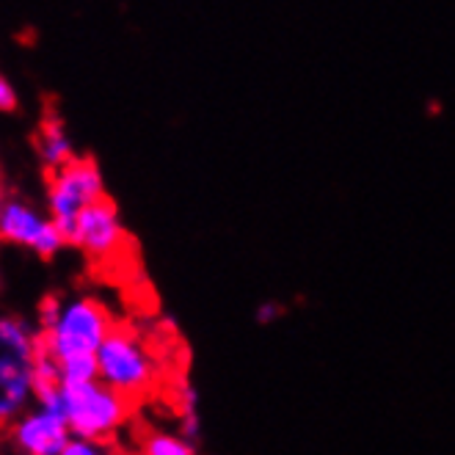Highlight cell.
Wrapping results in <instances>:
<instances>
[{
	"mask_svg": "<svg viewBox=\"0 0 455 455\" xmlns=\"http://www.w3.org/2000/svg\"><path fill=\"white\" fill-rule=\"evenodd\" d=\"M116 326L108 304L92 292L47 296L36 309L42 354L56 362L61 384L97 379V354Z\"/></svg>",
	"mask_w": 455,
	"mask_h": 455,
	"instance_id": "6da1fadb",
	"label": "cell"
},
{
	"mask_svg": "<svg viewBox=\"0 0 455 455\" xmlns=\"http://www.w3.org/2000/svg\"><path fill=\"white\" fill-rule=\"evenodd\" d=\"M39 354L36 320L0 307V434L36 406Z\"/></svg>",
	"mask_w": 455,
	"mask_h": 455,
	"instance_id": "7a4b0ae2",
	"label": "cell"
},
{
	"mask_svg": "<svg viewBox=\"0 0 455 455\" xmlns=\"http://www.w3.org/2000/svg\"><path fill=\"white\" fill-rule=\"evenodd\" d=\"M97 379L139 406L160 381V362L136 329L119 323L97 354Z\"/></svg>",
	"mask_w": 455,
	"mask_h": 455,
	"instance_id": "3957f363",
	"label": "cell"
},
{
	"mask_svg": "<svg viewBox=\"0 0 455 455\" xmlns=\"http://www.w3.org/2000/svg\"><path fill=\"white\" fill-rule=\"evenodd\" d=\"M59 409L72 436L97 442H116L130 425L132 414H136V403H130L127 397L105 387L100 379L84 384H64Z\"/></svg>",
	"mask_w": 455,
	"mask_h": 455,
	"instance_id": "277c9868",
	"label": "cell"
},
{
	"mask_svg": "<svg viewBox=\"0 0 455 455\" xmlns=\"http://www.w3.org/2000/svg\"><path fill=\"white\" fill-rule=\"evenodd\" d=\"M102 199H108L105 196V177L94 157L77 155L72 164L47 174L44 210L61 227L64 235L80 219V212H86L92 204Z\"/></svg>",
	"mask_w": 455,
	"mask_h": 455,
	"instance_id": "5b68a950",
	"label": "cell"
},
{
	"mask_svg": "<svg viewBox=\"0 0 455 455\" xmlns=\"http://www.w3.org/2000/svg\"><path fill=\"white\" fill-rule=\"evenodd\" d=\"M0 243L25 249L39 259H52L67 249V235L44 207L25 196H9L0 212Z\"/></svg>",
	"mask_w": 455,
	"mask_h": 455,
	"instance_id": "8992f818",
	"label": "cell"
},
{
	"mask_svg": "<svg viewBox=\"0 0 455 455\" xmlns=\"http://www.w3.org/2000/svg\"><path fill=\"white\" fill-rule=\"evenodd\" d=\"M130 243L119 207L111 199L92 204L67 232V246L84 254L94 265H111Z\"/></svg>",
	"mask_w": 455,
	"mask_h": 455,
	"instance_id": "52a82bcc",
	"label": "cell"
},
{
	"mask_svg": "<svg viewBox=\"0 0 455 455\" xmlns=\"http://www.w3.org/2000/svg\"><path fill=\"white\" fill-rule=\"evenodd\" d=\"M72 431L59 409L36 403L17 417L4 431V447L9 455H61Z\"/></svg>",
	"mask_w": 455,
	"mask_h": 455,
	"instance_id": "ba28073f",
	"label": "cell"
},
{
	"mask_svg": "<svg viewBox=\"0 0 455 455\" xmlns=\"http://www.w3.org/2000/svg\"><path fill=\"white\" fill-rule=\"evenodd\" d=\"M34 149H36V157H39V164L44 166L47 174L59 172L61 166L72 164V160L77 157L69 130L56 114L42 116V122L36 127V136H34Z\"/></svg>",
	"mask_w": 455,
	"mask_h": 455,
	"instance_id": "9c48e42d",
	"label": "cell"
},
{
	"mask_svg": "<svg viewBox=\"0 0 455 455\" xmlns=\"http://www.w3.org/2000/svg\"><path fill=\"white\" fill-rule=\"evenodd\" d=\"M132 455H199L196 442L185 439L180 431H166V427H147L136 436Z\"/></svg>",
	"mask_w": 455,
	"mask_h": 455,
	"instance_id": "30bf717a",
	"label": "cell"
},
{
	"mask_svg": "<svg viewBox=\"0 0 455 455\" xmlns=\"http://www.w3.org/2000/svg\"><path fill=\"white\" fill-rule=\"evenodd\" d=\"M61 455H127L119 442H97V439H77L72 436Z\"/></svg>",
	"mask_w": 455,
	"mask_h": 455,
	"instance_id": "8fae6325",
	"label": "cell"
},
{
	"mask_svg": "<svg viewBox=\"0 0 455 455\" xmlns=\"http://www.w3.org/2000/svg\"><path fill=\"white\" fill-rule=\"evenodd\" d=\"M20 108V94L12 80L0 72V114H14Z\"/></svg>",
	"mask_w": 455,
	"mask_h": 455,
	"instance_id": "7c38bea8",
	"label": "cell"
},
{
	"mask_svg": "<svg viewBox=\"0 0 455 455\" xmlns=\"http://www.w3.org/2000/svg\"><path fill=\"white\" fill-rule=\"evenodd\" d=\"M282 304H276V301H262L259 307H257V323H262V326H271V323H276V320L282 317Z\"/></svg>",
	"mask_w": 455,
	"mask_h": 455,
	"instance_id": "4fadbf2b",
	"label": "cell"
},
{
	"mask_svg": "<svg viewBox=\"0 0 455 455\" xmlns=\"http://www.w3.org/2000/svg\"><path fill=\"white\" fill-rule=\"evenodd\" d=\"M6 199H9V194H6V185H4V177H0V212H4V207H6Z\"/></svg>",
	"mask_w": 455,
	"mask_h": 455,
	"instance_id": "5bb4252c",
	"label": "cell"
},
{
	"mask_svg": "<svg viewBox=\"0 0 455 455\" xmlns=\"http://www.w3.org/2000/svg\"><path fill=\"white\" fill-rule=\"evenodd\" d=\"M0 447H4V436H0Z\"/></svg>",
	"mask_w": 455,
	"mask_h": 455,
	"instance_id": "9a60e30c",
	"label": "cell"
}]
</instances>
